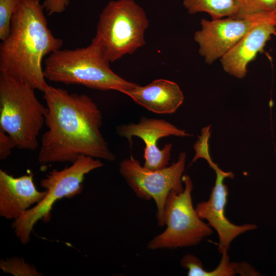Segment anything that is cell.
I'll list each match as a JSON object with an SVG mask.
<instances>
[{"instance_id":"1","label":"cell","mask_w":276,"mask_h":276,"mask_svg":"<svg viewBox=\"0 0 276 276\" xmlns=\"http://www.w3.org/2000/svg\"><path fill=\"white\" fill-rule=\"evenodd\" d=\"M43 93L48 129L41 139L40 164L73 163L81 155L116 159L100 131L102 113L89 97L50 85Z\"/></svg>"},{"instance_id":"2","label":"cell","mask_w":276,"mask_h":276,"mask_svg":"<svg viewBox=\"0 0 276 276\" xmlns=\"http://www.w3.org/2000/svg\"><path fill=\"white\" fill-rule=\"evenodd\" d=\"M44 11L39 1L20 0L9 33L0 44V73L42 92L49 86L43 74V59L63 44L49 28Z\"/></svg>"},{"instance_id":"3","label":"cell","mask_w":276,"mask_h":276,"mask_svg":"<svg viewBox=\"0 0 276 276\" xmlns=\"http://www.w3.org/2000/svg\"><path fill=\"white\" fill-rule=\"evenodd\" d=\"M110 62L94 37L87 47L60 49L49 55L44 60L43 74L45 79L54 82L122 93L139 85L116 74L111 69Z\"/></svg>"},{"instance_id":"4","label":"cell","mask_w":276,"mask_h":276,"mask_svg":"<svg viewBox=\"0 0 276 276\" xmlns=\"http://www.w3.org/2000/svg\"><path fill=\"white\" fill-rule=\"evenodd\" d=\"M29 84L0 73V130L9 134L16 147L33 151L45 123L47 107Z\"/></svg>"},{"instance_id":"5","label":"cell","mask_w":276,"mask_h":276,"mask_svg":"<svg viewBox=\"0 0 276 276\" xmlns=\"http://www.w3.org/2000/svg\"><path fill=\"white\" fill-rule=\"evenodd\" d=\"M148 25L145 12L134 1H111L100 15L95 38L114 62L145 44Z\"/></svg>"},{"instance_id":"6","label":"cell","mask_w":276,"mask_h":276,"mask_svg":"<svg viewBox=\"0 0 276 276\" xmlns=\"http://www.w3.org/2000/svg\"><path fill=\"white\" fill-rule=\"evenodd\" d=\"M103 166L100 159L81 155L70 167L61 170L53 169L47 174L40 181L41 186L47 191L45 196L12 224L21 243L25 244L30 241L31 233L38 221L50 220L53 206L58 200L80 194L83 188L85 175Z\"/></svg>"},{"instance_id":"7","label":"cell","mask_w":276,"mask_h":276,"mask_svg":"<svg viewBox=\"0 0 276 276\" xmlns=\"http://www.w3.org/2000/svg\"><path fill=\"white\" fill-rule=\"evenodd\" d=\"M183 191H172L166 201L164 213L165 229L147 244L149 250L175 249L198 245L211 236L212 227L200 218L194 208L192 191L193 185L188 175L182 176Z\"/></svg>"},{"instance_id":"8","label":"cell","mask_w":276,"mask_h":276,"mask_svg":"<svg viewBox=\"0 0 276 276\" xmlns=\"http://www.w3.org/2000/svg\"><path fill=\"white\" fill-rule=\"evenodd\" d=\"M186 160V154L181 152L176 162L156 170L145 168L132 155L120 163L119 172L136 196L154 201L159 226L165 225L164 213L168 195L172 191L181 193L184 190L182 183Z\"/></svg>"},{"instance_id":"9","label":"cell","mask_w":276,"mask_h":276,"mask_svg":"<svg viewBox=\"0 0 276 276\" xmlns=\"http://www.w3.org/2000/svg\"><path fill=\"white\" fill-rule=\"evenodd\" d=\"M266 14L249 18L202 19L201 29L194 35L198 53L206 63L212 64L233 48Z\"/></svg>"},{"instance_id":"10","label":"cell","mask_w":276,"mask_h":276,"mask_svg":"<svg viewBox=\"0 0 276 276\" xmlns=\"http://www.w3.org/2000/svg\"><path fill=\"white\" fill-rule=\"evenodd\" d=\"M116 132L119 136L127 139L130 147L133 143V136L139 137L144 141L145 146L143 167L150 170L167 167L170 159L172 144H167L160 149L157 145L159 139L170 135L181 137L192 135L165 120L145 117H141L137 124L130 123L118 126Z\"/></svg>"},{"instance_id":"11","label":"cell","mask_w":276,"mask_h":276,"mask_svg":"<svg viewBox=\"0 0 276 276\" xmlns=\"http://www.w3.org/2000/svg\"><path fill=\"white\" fill-rule=\"evenodd\" d=\"M214 170L216 178L209 198L198 203L195 210L200 218L206 220L208 224L216 231L219 237L218 250L222 254L228 251L231 242L237 237L246 232L256 229L257 226L255 224L236 225L226 218L225 207L228 190L223 180L225 178L233 179L235 175L231 171H222L218 165Z\"/></svg>"},{"instance_id":"12","label":"cell","mask_w":276,"mask_h":276,"mask_svg":"<svg viewBox=\"0 0 276 276\" xmlns=\"http://www.w3.org/2000/svg\"><path fill=\"white\" fill-rule=\"evenodd\" d=\"M276 35L273 12L266 14L247 33L220 59L223 70L230 75L242 79L247 73L248 64L259 53L263 51L266 43Z\"/></svg>"},{"instance_id":"13","label":"cell","mask_w":276,"mask_h":276,"mask_svg":"<svg viewBox=\"0 0 276 276\" xmlns=\"http://www.w3.org/2000/svg\"><path fill=\"white\" fill-rule=\"evenodd\" d=\"M47 191H38L32 174L14 177L0 170V215L8 219H18L31 205L36 204Z\"/></svg>"},{"instance_id":"14","label":"cell","mask_w":276,"mask_h":276,"mask_svg":"<svg viewBox=\"0 0 276 276\" xmlns=\"http://www.w3.org/2000/svg\"><path fill=\"white\" fill-rule=\"evenodd\" d=\"M123 93L147 110L158 114L175 112L184 99L176 83L163 79L153 80L144 86L138 85Z\"/></svg>"},{"instance_id":"15","label":"cell","mask_w":276,"mask_h":276,"mask_svg":"<svg viewBox=\"0 0 276 276\" xmlns=\"http://www.w3.org/2000/svg\"><path fill=\"white\" fill-rule=\"evenodd\" d=\"M183 5L189 13L206 12L212 20L236 16L238 13L235 0H183Z\"/></svg>"},{"instance_id":"16","label":"cell","mask_w":276,"mask_h":276,"mask_svg":"<svg viewBox=\"0 0 276 276\" xmlns=\"http://www.w3.org/2000/svg\"><path fill=\"white\" fill-rule=\"evenodd\" d=\"M238 13L235 17H254L256 16L273 12L276 8V0H235Z\"/></svg>"},{"instance_id":"17","label":"cell","mask_w":276,"mask_h":276,"mask_svg":"<svg viewBox=\"0 0 276 276\" xmlns=\"http://www.w3.org/2000/svg\"><path fill=\"white\" fill-rule=\"evenodd\" d=\"M0 268L4 272L14 276H40L43 275L34 265H30L25 261L23 258L13 257L1 260Z\"/></svg>"},{"instance_id":"18","label":"cell","mask_w":276,"mask_h":276,"mask_svg":"<svg viewBox=\"0 0 276 276\" xmlns=\"http://www.w3.org/2000/svg\"><path fill=\"white\" fill-rule=\"evenodd\" d=\"M20 0H0V39L8 35L11 19L15 9Z\"/></svg>"},{"instance_id":"19","label":"cell","mask_w":276,"mask_h":276,"mask_svg":"<svg viewBox=\"0 0 276 276\" xmlns=\"http://www.w3.org/2000/svg\"><path fill=\"white\" fill-rule=\"evenodd\" d=\"M210 128L211 125H209L201 129V135L198 136V140L193 146L195 155L191 163L195 162L198 158H203L207 161L210 167L214 169L217 164L213 162L209 153V140L211 133Z\"/></svg>"},{"instance_id":"20","label":"cell","mask_w":276,"mask_h":276,"mask_svg":"<svg viewBox=\"0 0 276 276\" xmlns=\"http://www.w3.org/2000/svg\"><path fill=\"white\" fill-rule=\"evenodd\" d=\"M181 266L188 270L189 276H204L205 270L202 262L196 256L192 254L185 255L180 261Z\"/></svg>"},{"instance_id":"21","label":"cell","mask_w":276,"mask_h":276,"mask_svg":"<svg viewBox=\"0 0 276 276\" xmlns=\"http://www.w3.org/2000/svg\"><path fill=\"white\" fill-rule=\"evenodd\" d=\"M69 4L70 0H44L42 5L48 15H52L64 12Z\"/></svg>"},{"instance_id":"22","label":"cell","mask_w":276,"mask_h":276,"mask_svg":"<svg viewBox=\"0 0 276 276\" xmlns=\"http://www.w3.org/2000/svg\"><path fill=\"white\" fill-rule=\"evenodd\" d=\"M14 147H16V145L13 139L7 133L0 130V159H6Z\"/></svg>"},{"instance_id":"23","label":"cell","mask_w":276,"mask_h":276,"mask_svg":"<svg viewBox=\"0 0 276 276\" xmlns=\"http://www.w3.org/2000/svg\"><path fill=\"white\" fill-rule=\"evenodd\" d=\"M273 20H274V26L275 29L276 30V8L273 11Z\"/></svg>"}]
</instances>
